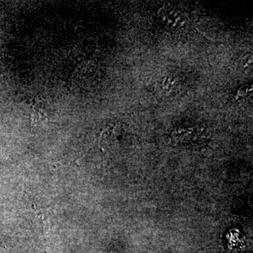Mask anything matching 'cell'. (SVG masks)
<instances>
[{
	"label": "cell",
	"instance_id": "obj_2",
	"mask_svg": "<svg viewBox=\"0 0 253 253\" xmlns=\"http://www.w3.org/2000/svg\"><path fill=\"white\" fill-rule=\"evenodd\" d=\"M202 127L201 125L196 123H189L181 125L175 131L176 139L183 141L184 143L196 141L198 138L201 137L202 134Z\"/></svg>",
	"mask_w": 253,
	"mask_h": 253
},
{
	"label": "cell",
	"instance_id": "obj_1",
	"mask_svg": "<svg viewBox=\"0 0 253 253\" xmlns=\"http://www.w3.org/2000/svg\"><path fill=\"white\" fill-rule=\"evenodd\" d=\"M159 16L166 26L174 29L182 28L186 23L185 16L172 8H163L160 10Z\"/></svg>",
	"mask_w": 253,
	"mask_h": 253
}]
</instances>
